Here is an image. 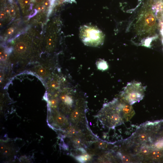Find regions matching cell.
I'll use <instances>...</instances> for the list:
<instances>
[{"instance_id":"cell-25","label":"cell","mask_w":163,"mask_h":163,"mask_svg":"<svg viewBox=\"0 0 163 163\" xmlns=\"http://www.w3.org/2000/svg\"><path fill=\"white\" fill-rule=\"evenodd\" d=\"M35 0L37 2H40L42 1V0Z\"/></svg>"},{"instance_id":"cell-13","label":"cell","mask_w":163,"mask_h":163,"mask_svg":"<svg viewBox=\"0 0 163 163\" xmlns=\"http://www.w3.org/2000/svg\"><path fill=\"white\" fill-rule=\"evenodd\" d=\"M155 146L157 148L160 149L163 147V140H160L157 142L155 144Z\"/></svg>"},{"instance_id":"cell-9","label":"cell","mask_w":163,"mask_h":163,"mask_svg":"<svg viewBox=\"0 0 163 163\" xmlns=\"http://www.w3.org/2000/svg\"><path fill=\"white\" fill-rule=\"evenodd\" d=\"M118 155L120 157L122 161L124 163L129 162L130 161L129 157L126 155H122L121 153L118 152Z\"/></svg>"},{"instance_id":"cell-10","label":"cell","mask_w":163,"mask_h":163,"mask_svg":"<svg viewBox=\"0 0 163 163\" xmlns=\"http://www.w3.org/2000/svg\"><path fill=\"white\" fill-rule=\"evenodd\" d=\"M141 151L142 154L144 155L148 154L149 152V149L146 146L142 147L141 149Z\"/></svg>"},{"instance_id":"cell-14","label":"cell","mask_w":163,"mask_h":163,"mask_svg":"<svg viewBox=\"0 0 163 163\" xmlns=\"http://www.w3.org/2000/svg\"><path fill=\"white\" fill-rule=\"evenodd\" d=\"M7 55L6 53L3 52H0V59L2 61L5 60L7 58Z\"/></svg>"},{"instance_id":"cell-5","label":"cell","mask_w":163,"mask_h":163,"mask_svg":"<svg viewBox=\"0 0 163 163\" xmlns=\"http://www.w3.org/2000/svg\"><path fill=\"white\" fill-rule=\"evenodd\" d=\"M12 144H3L1 145V152L4 156H9L14 154L15 152L14 147Z\"/></svg>"},{"instance_id":"cell-7","label":"cell","mask_w":163,"mask_h":163,"mask_svg":"<svg viewBox=\"0 0 163 163\" xmlns=\"http://www.w3.org/2000/svg\"><path fill=\"white\" fill-rule=\"evenodd\" d=\"M26 46L25 44L22 42L18 43L15 46L16 50L18 53H22L25 51L26 50Z\"/></svg>"},{"instance_id":"cell-15","label":"cell","mask_w":163,"mask_h":163,"mask_svg":"<svg viewBox=\"0 0 163 163\" xmlns=\"http://www.w3.org/2000/svg\"><path fill=\"white\" fill-rule=\"evenodd\" d=\"M51 85L52 87L55 88H58L59 87V84L57 82L55 81L51 83Z\"/></svg>"},{"instance_id":"cell-23","label":"cell","mask_w":163,"mask_h":163,"mask_svg":"<svg viewBox=\"0 0 163 163\" xmlns=\"http://www.w3.org/2000/svg\"><path fill=\"white\" fill-rule=\"evenodd\" d=\"M5 11L6 13H8L10 12V9L8 8H6L5 9Z\"/></svg>"},{"instance_id":"cell-11","label":"cell","mask_w":163,"mask_h":163,"mask_svg":"<svg viewBox=\"0 0 163 163\" xmlns=\"http://www.w3.org/2000/svg\"><path fill=\"white\" fill-rule=\"evenodd\" d=\"M38 73L41 75H45L46 73V69L43 67L40 68L38 70Z\"/></svg>"},{"instance_id":"cell-18","label":"cell","mask_w":163,"mask_h":163,"mask_svg":"<svg viewBox=\"0 0 163 163\" xmlns=\"http://www.w3.org/2000/svg\"><path fill=\"white\" fill-rule=\"evenodd\" d=\"M51 104L52 106H55L57 104L56 101L55 99L52 100L51 101Z\"/></svg>"},{"instance_id":"cell-4","label":"cell","mask_w":163,"mask_h":163,"mask_svg":"<svg viewBox=\"0 0 163 163\" xmlns=\"http://www.w3.org/2000/svg\"><path fill=\"white\" fill-rule=\"evenodd\" d=\"M145 89V87L140 82H129L121 92V96L126 103L131 105L143 99Z\"/></svg>"},{"instance_id":"cell-8","label":"cell","mask_w":163,"mask_h":163,"mask_svg":"<svg viewBox=\"0 0 163 163\" xmlns=\"http://www.w3.org/2000/svg\"><path fill=\"white\" fill-rule=\"evenodd\" d=\"M162 153L161 151L155 150L152 152V155L155 158H159L162 156Z\"/></svg>"},{"instance_id":"cell-22","label":"cell","mask_w":163,"mask_h":163,"mask_svg":"<svg viewBox=\"0 0 163 163\" xmlns=\"http://www.w3.org/2000/svg\"><path fill=\"white\" fill-rule=\"evenodd\" d=\"M30 2V0H24V3L25 5L28 4Z\"/></svg>"},{"instance_id":"cell-17","label":"cell","mask_w":163,"mask_h":163,"mask_svg":"<svg viewBox=\"0 0 163 163\" xmlns=\"http://www.w3.org/2000/svg\"><path fill=\"white\" fill-rule=\"evenodd\" d=\"M44 5L46 7H48L50 5V2L49 0H45L44 3Z\"/></svg>"},{"instance_id":"cell-20","label":"cell","mask_w":163,"mask_h":163,"mask_svg":"<svg viewBox=\"0 0 163 163\" xmlns=\"http://www.w3.org/2000/svg\"><path fill=\"white\" fill-rule=\"evenodd\" d=\"M5 12H2L0 14V18L2 20H3L4 19L5 17Z\"/></svg>"},{"instance_id":"cell-21","label":"cell","mask_w":163,"mask_h":163,"mask_svg":"<svg viewBox=\"0 0 163 163\" xmlns=\"http://www.w3.org/2000/svg\"><path fill=\"white\" fill-rule=\"evenodd\" d=\"M47 43L48 45H50L52 43V40L49 39L47 40Z\"/></svg>"},{"instance_id":"cell-19","label":"cell","mask_w":163,"mask_h":163,"mask_svg":"<svg viewBox=\"0 0 163 163\" xmlns=\"http://www.w3.org/2000/svg\"><path fill=\"white\" fill-rule=\"evenodd\" d=\"M9 13H10V15L12 16H14V14H15V11H14V9L13 8H11L10 9Z\"/></svg>"},{"instance_id":"cell-2","label":"cell","mask_w":163,"mask_h":163,"mask_svg":"<svg viewBox=\"0 0 163 163\" xmlns=\"http://www.w3.org/2000/svg\"><path fill=\"white\" fill-rule=\"evenodd\" d=\"M151 0H147L143 5L136 22V28L142 34H152L157 27Z\"/></svg>"},{"instance_id":"cell-16","label":"cell","mask_w":163,"mask_h":163,"mask_svg":"<svg viewBox=\"0 0 163 163\" xmlns=\"http://www.w3.org/2000/svg\"><path fill=\"white\" fill-rule=\"evenodd\" d=\"M14 31V29L12 27L9 28L7 30V33L9 35H11L12 34Z\"/></svg>"},{"instance_id":"cell-6","label":"cell","mask_w":163,"mask_h":163,"mask_svg":"<svg viewBox=\"0 0 163 163\" xmlns=\"http://www.w3.org/2000/svg\"><path fill=\"white\" fill-rule=\"evenodd\" d=\"M96 65L97 69L99 70L104 71L107 69L108 67V65L106 61L104 60L100 59L98 60Z\"/></svg>"},{"instance_id":"cell-12","label":"cell","mask_w":163,"mask_h":163,"mask_svg":"<svg viewBox=\"0 0 163 163\" xmlns=\"http://www.w3.org/2000/svg\"><path fill=\"white\" fill-rule=\"evenodd\" d=\"M139 138L140 141H145L147 139V135L145 133H142L139 136Z\"/></svg>"},{"instance_id":"cell-24","label":"cell","mask_w":163,"mask_h":163,"mask_svg":"<svg viewBox=\"0 0 163 163\" xmlns=\"http://www.w3.org/2000/svg\"><path fill=\"white\" fill-rule=\"evenodd\" d=\"M37 9L38 10H43L44 9V7L42 6H39L37 8Z\"/></svg>"},{"instance_id":"cell-1","label":"cell","mask_w":163,"mask_h":163,"mask_svg":"<svg viewBox=\"0 0 163 163\" xmlns=\"http://www.w3.org/2000/svg\"><path fill=\"white\" fill-rule=\"evenodd\" d=\"M123 103L116 98L104 104L97 117L103 125L110 128L120 125L123 121Z\"/></svg>"},{"instance_id":"cell-3","label":"cell","mask_w":163,"mask_h":163,"mask_svg":"<svg viewBox=\"0 0 163 163\" xmlns=\"http://www.w3.org/2000/svg\"><path fill=\"white\" fill-rule=\"evenodd\" d=\"M79 37L86 46L98 47L104 43V35L102 31L96 26L84 25L79 29Z\"/></svg>"}]
</instances>
